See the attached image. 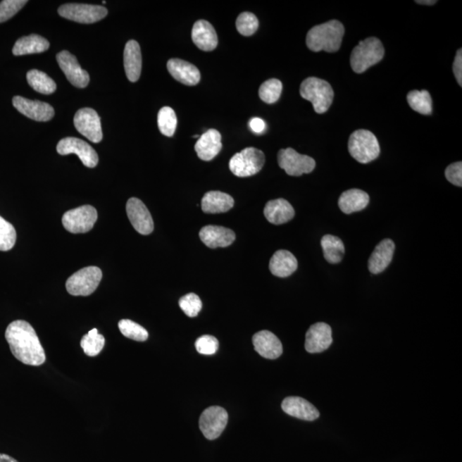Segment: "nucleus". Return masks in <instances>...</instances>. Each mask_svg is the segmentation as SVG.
Masks as SVG:
<instances>
[{
	"label": "nucleus",
	"instance_id": "obj_1",
	"mask_svg": "<svg viewBox=\"0 0 462 462\" xmlns=\"http://www.w3.org/2000/svg\"><path fill=\"white\" fill-rule=\"evenodd\" d=\"M5 336L15 359L32 366L45 363V350L30 323L25 320L11 322L7 326Z\"/></svg>",
	"mask_w": 462,
	"mask_h": 462
},
{
	"label": "nucleus",
	"instance_id": "obj_2",
	"mask_svg": "<svg viewBox=\"0 0 462 462\" xmlns=\"http://www.w3.org/2000/svg\"><path fill=\"white\" fill-rule=\"evenodd\" d=\"M344 27L337 20L313 27L306 35V46L311 51H325L327 53H336L340 49L342 38L344 35Z\"/></svg>",
	"mask_w": 462,
	"mask_h": 462
},
{
	"label": "nucleus",
	"instance_id": "obj_3",
	"mask_svg": "<svg viewBox=\"0 0 462 462\" xmlns=\"http://www.w3.org/2000/svg\"><path fill=\"white\" fill-rule=\"evenodd\" d=\"M301 96L313 104L318 114L326 113L332 106L334 91L330 83L317 77H308L301 82Z\"/></svg>",
	"mask_w": 462,
	"mask_h": 462
},
{
	"label": "nucleus",
	"instance_id": "obj_4",
	"mask_svg": "<svg viewBox=\"0 0 462 462\" xmlns=\"http://www.w3.org/2000/svg\"><path fill=\"white\" fill-rule=\"evenodd\" d=\"M384 56L383 44L377 38L370 37L360 42L359 45L354 47L350 63L354 73L361 74L380 62Z\"/></svg>",
	"mask_w": 462,
	"mask_h": 462
},
{
	"label": "nucleus",
	"instance_id": "obj_5",
	"mask_svg": "<svg viewBox=\"0 0 462 462\" xmlns=\"http://www.w3.org/2000/svg\"><path fill=\"white\" fill-rule=\"evenodd\" d=\"M349 152L356 161L361 164H368L380 156V143L371 131L356 130L350 135Z\"/></svg>",
	"mask_w": 462,
	"mask_h": 462
},
{
	"label": "nucleus",
	"instance_id": "obj_6",
	"mask_svg": "<svg viewBox=\"0 0 462 462\" xmlns=\"http://www.w3.org/2000/svg\"><path fill=\"white\" fill-rule=\"evenodd\" d=\"M265 162L266 157L262 151L254 147H246L230 158L229 166L235 176L248 177L260 173Z\"/></svg>",
	"mask_w": 462,
	"mask_h": 462
},
{
	"label": "nucleus",
	"instance_id": "obj_7",
	"mask_svg": "<svg viewBox=\"0 0 462 462\" xmlns=\"http://www.w3.org/2000/svg\"><path fill=\"white\" fill-rule=\"evenodd\" d=\"M101 278V270L97 266L83 268L67 280V292L74 296H89L97 289Z\"/></svg>",
	"mask_w": 462,
	"mask_h": 462
},
{
	"label": "nucleus",
	"instance_id": "obj_8",
	"mask_svg": "<svg viewBox=\"0 0 462 462\" xmlns=\"http://www.w3.org/2000/svg\"><path fill=\"white\" fill-rule=\"evenodd\" d=\"M98 213L94 206L86 205L68 211L63 214L62 223L70 233H87L93 229Z\"/></svg>",
	"mask_w": 462,
	"mask_h": 462
},
{
	"label": "nucleus",
	"instance_id": "obj_9",
	"mask_svg": "<svg viewBox=\"0 0 462 462\" xmlns=\"http://www.w3.org/2000/svg\"><path fill=\"white\" fill-rule=\"evenodd\" d=\"M277 161L280 168L292 177L311 173L316 166L313 158L298 154L293 149H281L277 154Z\"/></svg>",
	"mask_w": 462,
	"mask_h": 462
},
{
	"label": "nucleus",
	"instance_id": "obj_10",
	"mask_svg": "<svg viewBox=\"0 0 462 462\" xmlns=\"http://www.w3.org/2000/svg\"><path fill=\"white\" fill-rule=\"evenodd\" d=\"M58 11L61 17L80 23H96L108 14L105 7L85 4H67L59 7Z\"/></svg>",
	"mask_w": 462,
	"mask_h": 462
},
{
	"label": "nucleus",
	"instance_id": "obj_11",
	"mask_svg": "<svg viewBox=\"0 0 462 462\" xmlns=\"http://www.w3.org/2000/svg\"><path fill=\"white\" fill-rule=\"evenodd\" d=\"M228 413L225 408L213 406L201 413L200 429L207 439L214 440L220 437L228 423Z\"/></svg>",
	"mask_w": 462,
	"mask_h": 462
},
{
	"label": "nucleus",
	"instance_id": "obj_12",
	"mask_svg": "<svg viewBox=\"0 0 462 462\" xmlns=\"http://www.w3.org/2000/svg\"><path fill=\"white\" fill-rule=\"evenodd\" d=\"M57 152L61 155L77 154L82 164L89 168H94L99 163L96 151L81 139L75 137L62 139L57 146Z\"/></svg>",
	"mask_w": 462,
	"mask_h": 462
},
{
	"label": "nucleus",
	"instance_id": "obj_13",
	"mask_svg": "<svg viewBox=\"0 0 462 462\" xmlns=\"http://www.w3.org/2000/svg\"><path fill=\"white\" fill-rule=\"evenodd\" d=\"M74 125L75 129L83 137L94 143L102 141L103 133L101 118L98 113L92 108H82L75 115Z\"/></svg>",
	"mask_w": 462,
	"mask_h": 462
},
{
	"label": "nucleus",
	"instance_id": "obj_14",
	"mask_svg": "<svg viewBox=\"0 0 462 462\" xmlns=\"http://www.w3.org/2000/svg\"><path fill=\"white\" fill-rule=\"evenodd\" d=\"M57 61L71 85L79 89H85L89 85V75L80 66L75 56L68 51H62L57 54Z\"/></svg>",
	"mask_w": 462,
	"mask_h": 462
},
{
	"label": "nucleus",
	"instance_id": "obj_15",
	"mask_svg": "<svg viewBox=\"0 0 462 462\" xmlns=\"http://www.w3.org/2000/svg\"><path fill=\"white\" fill-rule=\"evenodd\" d=\"M126 212L135 230L142 235L153 232L154 225L149 209L141 200L130 198L126 205Z\"/></svg>",
	"mask_w": 462,
	"mask_h": 462
},
{
	"label": "nucleus",
	"instance_id": "obj_16",
	"mask_svg": "<svg viewBox=\"0 0 462 462\" xmlns=\"http://www.w3.org/2000/svg\"><path fill=\"white\" fill-rule=\"evenodd\" d=\"M13 103L19 113L35 121L47 122L54 117V109L49 104L21 96H15Z\"/></svg>",
	"mask_w": 462,
	"mask_h": 462
},
{
	"label": "nucleus",
	"instance_id": "obj_17",
	"mask_svg": "<svg viewBox=\"0 0 462 462\" xmlns=\"http://www.w3.org/2000/svg\"><path fill=\"white\" fill-rule=\"evenodd\" d=\"M332 330L325 323H316L306 334L305 348L310 354H318L329 349L332 344Z\"/></svg>",
	"mask_w": 462,
	"mask_h": 462
},
{
	"label": "nucleus",
	"instance_id": "obj_18",
	"mask_svg": "<svg viewBox=\"0 0 462 462\" xmlns=\"http://www.w3.org/2000/svg\"><path fill=\"white\" fill-rule=\"evenodd\" d=\"M200 238L210 249L226 248L236 240V234L225 227L207 225L201 230Z\"/></svg>",
	"mask_w": 462,
	"mask_h": 462
},
{
	"label": "nucleus",
	"instance_id": "obj_19",
	"mask_svg": "<svg viewBox=\"0 0 462 462\" xmlns=\"http://www.w3.org/2000/svg\"><path fill=\"white\" fill-rule=\"evenodd\" d=\"M253 344L256 351L266 359L275 360L282 356V342L269 330H261L254 335Z\"/></svg>",
	"mask_w": 462,
	"mask_h": 462
},
{
	"label": "nucleus",
	"instance_id": "obj_20",
	"mask_svg": "<svg viewBox=\"0 0 462 462\" xmlns=\"http://www.w3.org/2000/svg\"><path fill=\"white\" fill-rule=\"evenodd\" d=\"M167 69L175 80L187 86H194L201 81L200 70L196 66L179 58H171Z\"/></svg>",
	"mask_w": 462,
	"mask_h": 462
},
{
	"label": "nucleus",
	"instance_id": "obj_21",
	"mask_svg": "<svg viewBox=\"0 0 462 462\" xmlns=\"http://www.w3.org/2000/svg\"><path fill=\"white\" fill-rule=\"evenodd\" d=\"M282 408L289 416L300 420L313 421L320 417V412L312 404L299 397L285 398Z\"/></svg>",
	"mask_w": 462,
	"mask_h": 462
},
{
	"label": "nucleus",
	"instance_id": "obj_22",
	"mask_svg": "<svg viewBox=\"0 0 462 462\" xmlns=\"http://www.w3.org/2000/svg\"><path fill=\"white\" fill-rule=\"evenodd\" d=\"M221 141V134L217 130H207L195 143V152L202 161H212L222 149Z\"/></svg>",
	"mask_w": 462,
	"mask_h": 462
},
{
	"label": "nucleus",
	"instance_id": "obj_23",
	"mask_svg": "<svg viewBox=\"0 0 462 462\" xmlns=\"http://www.w3.org/2000/svg\"><path fill=\"white\" fill-rule=\"evenodd\" d=\"M396 246L390 239H385L374 249L368 261V269L373 274H380L392 261Z\"/></svg>",
	"mask_w": 462,
	"mask_h": 462
},
{
	"label": "nucleus",
	"instance_id": "obj_24",
	"mask_svg": "<svg viewBox=\"0 0 462 462\" xmlns=\"http://www.w3.org/2000/svg\"><path fill=\"white\" fill-rule=\"evenodd\" d=\"M192 39L199 49L205 51H213L218 43L216 31L212 25L206 20H199L194 23L192 30Z\"/></svg>",
	"mask_w": 462,
	"mask_h": 462
},
{
	"label": "nucleus",
	"instance_id": "obj_25",
	"mask_svg": "<svg viewBox=\"0 0 462 462\" xmlns=\"http://www.w3.org/2000/svg\"><path fill=\"white\" fill-rule=\"evenodd\" d=\"M123 62H125L127 78L130 82H137L141 77L142 59L140 45L134 39L126 44L123 53Z\"/></svg>",
	"mask_w": 462,
	"mask_h": 462
},
{
	"label": "nucleus",
	"instance_id": "obj_26",
	"mask_svg": "<svg viewBox=\"0 0 462 462\" xmlns=\"http://www.w3.org/2000/svg\"><path fill=\"white\" fill-rule=\"evenodd\" d=\"M265 217L270 224L280 225L294 217V210L288 201L277 199L268 202L264 209Z\"/></svg>",
	"mask_w": 462,
	"mask_h": 462
},
{
	"label": "nucleus",
	"instance_id": "obj_27",
	"mask_svg": "<svg viewBox=\"0 0 462 462\" xmlns=\"http://www.w3.org/2000/svg\"><path fill=\"white\" fill-rule=\"evenodd\" d=\"M297 268L296 258L289 251L278 250L270 261V273L278 277H289L296 272Z\"/></svg>",
	"mask_w": 462,
	"mask_h": 462
},
{
	"label": "nucleus",
	"instance_id": "obj_28",
	"mask_svg": "<svg viewBox=\"0 0 462 462\" xmlns=\"http://www.w3.org/2000/svg\"><path fill=\"white\" fill-rule=\"evenodd\" d=\"M234 203V199L230 194L220 191H210L203 196L201 207L205 213H223L232 208Z\"/></svg>",
	"mask_w": 462,
	"mask_h": 462
},
{
	"label": "nucleus",
	"instance_id": "obj_29",
	"mask_svg": "<svg viewBox=\"0 0 462 462\" xmlns=\"http://www.w3.org/2000/svg\"><path fill=\"white\" fill-rule=\"evenodd\" d=\"M369 195L365 191L353 189L345 191L338 200L342 213L351 214L366 208L369 204Z\"/></svg>",
	"mask_w": 462,
	"mask_h": 462
},
{
	"label": "nucleus",
	"instance_id": "obj_30",
	"mask_svg": "<svg viewBox=\"0 0 462 462\" xmlns=\"http://www.w3.org/2000/svg\"><path fill=\"white\" fill-rule=\"evenodd\" d=\"M50 43L41 35H30L29 37H22L15 42L13 49L15 56H22L33 54H42L49 50Z\"/></svg>",
	"mask_w": 462,
	"mask_h": 462
},
{
	"label": "nucleus",
	"instance_id": "obj_31",
	"mask_svg": "<svg viewBox=\"0 0 462 462\" xmlns=\"http://www.w3.org/2000/svg\"><path fill=\"white\" fill-rule=\"evenodd\" d=\"M321 246L324 256L330 264H338L344 254V244L339 237L325 235L321 239Z\"/></svg>",
	"mask_w": 462,
	"mask_h": 462
},
{
	"label": "nucleus",
	"instance_id": "obj_32",
	"mask_svg": "<svg viewBox=\"0 0 462 462\" xmlns=\"http://www.w3.org/2000/svg\"><path fill=\"white\" fill-rule=\"evenodd\" d=\"M30 86L39 94H51L57 89V85L49 75L38 70H32L27 73Z\"/></svg>",
	"mask_w": 462,
	"mask_h": 462
},
{
	"label": "nucleus",
	"instance_id": "obj_33",
	"mask_svg": "<svg viewBox=\"0 0 462 462\" xmlns=\"http://www.w3.org/2000/svg\"><path fill=\"white\" fill-rule=\"evenodd\" d=\"M407 99L409 106L413 111L422 115L432 114V99L428 91L413 90L409 92Z\"/></svg>",
	"mask_w": 462,
	"mask_h": 462
},
{
	"label": "nucleus",
	"instance_id": "obj_34",
	"mask_svg": "<svg viewBox=\"0 0 462 462\" xmlns=\"http://www.w3.org/2000/svg\"><path fill=\"white\" fill-rule=\"evenodd\" d=\"M106 344V339L97 329L91 330L90 332L82 337L81 346L86 356L89 357L97 356L101 354Z\"/></svg>",
	"mask_w": 462,
	"mask_h": 462
},
{
	"label": "nucleus",
	"instance_id": "obj_35",
	"mask_svg": "<svg viewBox=\"0 0 462 462\" xmlns=\"http://www.w3.org/2000/svg\"><path fill=\"white\" fill-rule=\"evenodd\" d=\"M177 115L169 106L163 107L158 114V126L161 132L166 137H173L177 130Z\"/></svg>",
	"mask_w": 462,
	"mask_h": 462
},
{
	"label": "nucleus",
	"instance_id": "obj_36",
	"mask_svg": "<svg viewBox=\"0 0 462 462\" xmlns=\"http://www.w3.org/2000/svg\"><path fill=\"white\" fill-rule=\"evenodd\" d=\"M118 328L121 333L127 338L137 342H145L149 338V332L137 324L130 320H122L118 323Z\"/></svg>",
	"mask_w": 462,
	"mask_h": 462
},
{
	"label": "nucleus",
	"instance_id": "obj_37",
	"mask_svg": "<svg viewBox=\"0 0 462 462\" xmlns=\"http://www.w3.org/2000/svg\"><path fill=\"white\" fill-rule=\"evenodd\" d=\"M282 85L278 79H270L262 83L258 90V95L263 101L266 104L277 102L281 96Z\"/></svg>",
	"mask_w": 462,
	"mask_h": 462
},
{
	"label": "nucleus",
	"instance_id": "obj_38",
	"mask_svg": "<svg viewBox=\"0 0 462 462\" xmlns=\"http://www.w3.org/2000/svg\"><path fill=\"white\" fill-rule=\"evenodd\" d=\"M17 241V232L11 223L0 216V251H9Z\"/></svg>",
	"mask_w": 462,
	"mask_h": 462
},
{
	"label": "nucleus",
	"instance_id": "obj_39",
	"mask_svg": "<svg viewBox=\"0 0 462 462\" xmlns=\"http://www.w3.org/2000/svg\"><path fill=\"white\" fill-rule=\"evenodd\" d=\"M237 30L244 37H251L258 30V20L251 13H242L238 15L236 23Z\"/></svg>",
	"mask_w": 462,
	"mask_h": 462
},
{
	"label": "nucleus",
	"instance_id": "obj_40",
	"mask_svg": "<svg viewBox=\"0 0 462 462\" xmlns=\"http://www.w3.org/2000/svg\"><path fill=\"white\" fill-rule=\"evenodd\" d=\"M179 306L183 313L190 318L196 317L202 308V302L200 299L194 293L187 294L179 300Z\"/></svg>",
	"mask_w": 462,
	"mask_h": 462
},
{
	"label": "nucleus",
	"instance_id": "obj_41",
	"mask_svg": "<svg viewBox=\"0 0 462 462\" xmlns=\"http://www.w3.org/2000/svg\"><path fill=\"white\" fill-rule=\"evenodd\" d=\"M27 3V0H4L0 3V23L14 17Z\"/></svg>",
	"mask_w": 462,
	"mask_h": 462
},
{
	"label": "nucleus",
	"instance_id": "obj_42",
	"mask_svg": "<svg viewBox=\"0 0 462 462\" xmlns=\"http://www.w3.org/2000/svg\"><path fill=\"white\" fill-rule=\"evenodd\" d=\"M195 348L197 351L204 356H213L216 354L218 349V341L216 337L205 335L199 337L195 342Z\"/></svg>",
	"mask_w": 462,
	"mask_h": 462
},
{
	"label": "nucleus",
	"instance_id": "obj_43",
	"mask_svg": "<svg viewBox=\"0 0 462 462\" xmlns=\"http://www.w3.org/2000/svg\"><path fill=\"white\" fill-rule=\"evenodd\" d=\"M445 177L453 185L462 186V163L456 162L447 167L445 170Z\"/></svg>",
	"mask_w": 462,
	"mask_h": 462
},
{
	"label": "nucleus",
	"instance_id": "obj_44",
	"mask_svg": "<svg viewBox=\"0 0 462 462\" xmlns=\"http://www.w3.org/2000/svg\"><path fill=\"white\" fill-rule=\"evenodd\" d=\"M453 70L454 75L457 80V82L459 83V85H462V50L459 49L457 51L455 61L453 63Z\"/></svg>",
	"mask_w": 462,
	"mask_h": 462
},
{
	"label": "nucleus",
	"instance_id": "obj_45",
	"mask_svg": "<svg viewBox=\"0 0 462 462\" xmlns=\"http://www.w3.org/2000/svg\"><path fill=\"white\" fill-rule=\"evenodd\" d=\"M249 127L254 133L260 135L266 130V125L263 119L254 118L249 121Z\"/></svg>",
	"mask_w": 462,
	"mask_h": 462
},
{
	"label": "nucleus",
	"instance_id": "obj_46",
	"mask_svg": "<svg viewBox=\"0 0 462 462\" xmlns=\"http://www.w3.org/2000/svg\"><path fill=\"white\" fill-rule=\"evenodd\" d=\"M0 462H18L13 457L0 453Z\"/></svg>",
	"mask_w": 462,
	"mask_h": 462
},
{
	"label": "nucleus",
	"instance_id": "obj_47",
	"mask_svg": "<svg viewBox=\"0 0 462 462\" xmlns=\"http://www.w3.org/2000/svg\"><path fill=\"white\" fill-rule=\"evenodd\" d=\"M416 3L420 4V5H426V6H433L435 5L437 1H432V0H423V1H416Z\"/></svg>",
	"mask_w": 462,
	"mask_h": 462
},
{
	"label": "nucleus",
	"instance_id": "obj_48",
	"mask_svg": "<svg viewBox=\"0 0 462 462\" xmlns=\"http://www.w3.org/2000/svg\"><path fill=\"white\" fill-rule=\"evenodd\" d=\"M193 137L194 138H200L201 137H200V135H194Z\"/></svg>",
	"mask_w": 462,
	"mask_h": 462
}]
</instances>
